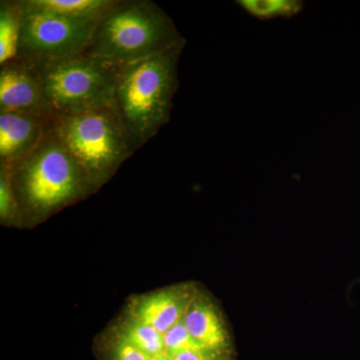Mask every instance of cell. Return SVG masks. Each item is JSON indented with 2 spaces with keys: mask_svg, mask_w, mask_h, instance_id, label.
<instances>
[{
  "mask_svg": "<svg viewBox=\"0 0 360 360\" xmlns=\"http://www.w3.org/2000/svg\"><path fill=\"white\" fill-rule=\"evenodd\" d=\"M184 45L186 40L158 4L127 0L115 1L99 18L84 53L124 66Z\"/></svg>",
  "mask_w": 360,
  "mask_h": 360,
  "instance_id": "1",
  "label": "cell"
},
{
  "mask_svg": "<svg viewBox=\"0 0 360 360\" xmlns=\"http://www.w3.org/2000/svg\"><path fill=\"white\" fill-rule=\"evenodd\" d=\"M184 47L120 66L113 108L136 149L169 120L177 86V63Z\"/></svg>",
  "mask_w": 360,
  "mask_h": 360,
  "instance_id": "2",
  "label": "cell"
},
{
  "mask_svg": "<svg viewBox=\"0 0 360 360\" xmlns=\"http://www.w3.org/2000/svg\"><path fill=\"white\" fill-rule=\"evenodd\" d=\"M8 170L18 210L35 217L68 205L94 186L59 139L53 122L39 146Z\"/></svg>",
  "mask_w": 360,
  "mask_h": 360,
  "instance_id": "3",
  "label": "cell"
},
{
  "mask_svg": "<svg viewBox=\"0 0 360 360\" xmlns=\"http://www.w3.org/2000/svg\"><path fill=\"white\" fill-rule=\"evenodd\" d=\"M53 127L94 186L110 179L135 148L113 104L56 116Z\"/></svg>",
  "mask_w": 360,
  "mask_h": 360,
  "instance_id": "4",
  "label": "cell"
},
{
  "mask_svg": "<svg viewBox=\"0 0 360 360\" xmlns=\"http://www.w3.org/2000/svg\"><path fill=\"white\" fill-rule=\"evenodd\" d=\"M25 63L39 79L45 98L56 116L84 112L113 104L120 66L85 53Z\"/></svg>",
  "mask_w": 360,
  "mask_h": 360,
  "instance_id": "5",
  "label": "cell"
},
{
  "mask_svg": "<svg viewBox=\"0 0 360 360\" xmlns=\"http://www.w3.org/2000/svg\"><path fill=\"white\" fill-rule=\"evenodd\" d=\"M20 11L18 58L25 63L54 60L84 53L98 20H82L16 1Z\"/></svg>",
  "mask_w": 360,
  "mask_h": 360,
  "instance_id": "6",
  "label": "cell"
},
{
  "mask_svg": "<svg viewBox=\"0 0 360 360\" xmlns=\"http://www.w3.org/2000/svg\"><path fill=\"white\" fill-rule=\"evenodd\" d=\"M0 111H16L53 120V110L30 66L20 59L0 68Z\"/></svg>",
  "mask_w": 360,
  "mask_h": 360,
  "instance_id": "7",
  "label": "cell"
},
{
  "mask_svg": "<svg viewBox=\"0 0 360 360\" xmlns=\"http://www.w3.org/2000/svg\"><path fill=\"white\" fill-rule=\"evenodd\" d=\"M53 120L39 116L0 111V161L11 169L39 146Z\"/></svg>",
  "mask_w": 360,
  "mask_h": 360,
  "instance_id": "8",
  "label": "cell"
},
{
  "mask_svg": "<svg viewBox=\"0 0 360 360\" xmlns=\"http://www.w3.org/2000/svg\"><path fill=\"white\" fill-rule=\"evenodd\" d=\"M191 302L180 291H160L141 298L132 310V319L165 335L182 321Z\"/></svg>",
  "mask_w": 360,
  "mask_h": 360,
  "instance_id": "9",
  "label": "cell"
},
{
  "mask_svg": "<svg viewBox=\"0 0 360 360\" xmlns=\"http://www.w3.org/2000/svg\"><path fill=\"white\" fill-rule=\"evenodd\" d=\"M182 322L201 347L213 352L226 350L229 345L226 331L217 310L207 300H193Z\"/></svg>",
  "mask_w": 360,
  "mask_h": 360,
  "instance_id": "10",
  "label": "cell"
},
{
  "mask_svg": "<svg viewBox=\"0 0 360 360\" xmlns=\"http://www.w3.org/2000/svg\"><path fill=\"white\" fill-rule=\"evenodd\" d=\"M28 6L82 20H98L115 0H25Z\"/></svg>",
  "mask_w": 360,
  "mask_h": 360,
  "instance_id": "11",
  "label": "cell"
},
{
  "mask_svg": "<svg viewBox=\"0 0 360 360\" xmlns=\"http://www.w3.org/2000/svg\"><path fill=\"white\" fill-rule=\"evenodd\" d=\"M20 11L16 1L0 2V65L18 58Z\"/></svg>",
  "mask_w": 360,
  "mask_h": 360,
  "instance_id": "12",
  "label": "cell"
},
{
  "mask_svg": "<svg viewBox=\"0 0 360 360\" xmlns=\"http://www.w3.org/2000/svg\"><path fill=\"white\" fill-rule=\"evenodd\" d=\"M120 333L134 347L141 349L148 359L160 354L165 348L163 335L151 326L134 319L125 323Z\"/></svg>",
  "mask_w": 360,
  "mask_h": 360,
  "instance_id": "13",
  "label": "cell"
},
{
  "mask_svg": "<svg viewBox=\"0 0 360 360\" xmlns=\"http://www.w3.org/2000/svg\"><path fill=\"white\" fill-rule=\"evenodd\" d=\"M238 4L259 20L291 18L302 11L303 4L296 0H240Z\"/></svg>",
  "mask_w": 360,
  "mask_h": 360,
  "instance_id": "14",
  "label": "cell"
},
{
  "mask_svg": "<svg viewBox=\"0 0 360 360\" xmlns=\"http://www.w3.org/2000/svg\"><path fill=\"white\" fill-rule=\"evenodd\" d=\"M163 342H165L163 352L169 355L172 359L179 352L203 348L191 338L182 321L175 324L174 328H170L163 335Z\"/></svg>",
  "mask_w": 360,
  "mask_h": 360,
  "instance_id": "15",
  "label": "cell"
},
{
  "mask_svg": "<svg viewBox=\"0 0 360 360\" xmlns=\"http://www.w3.org/2000/svg\"><path fill=\"white\" fill-rule=\"evenodd\" d=\"M18 200L11 186V174L7 168L1 167L0 170V215L2 220L14 219L20 214Z\"/></svg>",
  "mask_w": 360,
  "mask_h": 360,
  "instance_id": "16",
  "label": "cell"
},
{
  "mask_svg": "<svg viewBox=\"0 0 360 360\" xmlns=\"http://www.w3.org/2000/svg\"><path fill=\"white\" fill-rule=\"evenodd\" d=\"M172 360H225L224 352H213V350L191 349L179 352Z\"/></svg>",
  "mask_w": 360,
  "mask_h": 360,
  "instance_id": "17",
  "label": "cell"
}]
</instances>
